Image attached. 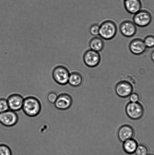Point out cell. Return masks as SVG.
I'll return each mask as SVG.
<instances>
[{"instance_id": "1", "label": "cell", "mask_w": 154, "mask_h": 155, "mask_svg": "<svg viewBox=\"0 0 154 155\" xmlns=\"http://www.w3.org/2000/svg\"><path fill=\"white\" fill-rule=\"evenodd\" d=\"M40 101L34 97H28L24 99L22 110L26 114L34 117L40 113L41 110Z\"/></svg>"}, {"instance_id": "2", "label": "cell", "mask_w": 154, "mask_h": 155, "mask_svg": "<svg viewBox=\"0 0 154 155\" xmlns=\"http://www.w3.org/2000/svg\"><path fill=\"white\" fill-rule=\"evenodd\" d=\"M117 32V27L114 21H104L99 25V35L102 39L111 40L115 37Z\"/></svg>"}, {"instance_id": "3", "label": "cell", "mask_w": 154, "mask_h": 155, "mask_svg": "<svg viewBox=\"0 0 154 155\" xmlns=\"http://www.w3.org/2000/svg\"><path fill=\"white\" fill-rule=\"evenodd\" d=\"M70 72L67 68L64 66L56 67L52 72L54 80L58 84L64 85L68 83Z\"/></svg>"}, {"instance_id": "4", "label": "cell", "mask_w": 154, "mask_h": 155, "mask_svg": "<svg viewBox=\"0 0 154 155\" xmlns=\"http://www.w3.org/2000/svg\"><path fill=\"white\" fill-rule=\"evenodd\" d=\"M127 115L133 120H138L142 117L144 114V109L142 105L139 102H130L126 107Z\"/></svg>"}, {"instance_id": "5", "label": "cell", "mask_w": 154, "mask_h": 155, "mask_svg": "<svg viewBox=\"0 0 154 155\" xmlns=\"http://www.w3.org/2000/svg\"><path fill=\"white\" fill-rule=\"evenodd\" d=\"M152 20L151 14L146 10H141L134 15L133 22L140 27H145L150 25Z\"/></svg>"}, {"instance_id": "6", "label": "cell", "mask_w": 154, "mask_h": 155, "mask_svg": "<svg viewBox=\"0 0 154 155\" xmlns=\"http://www.w3.org/2000/svg\"><path fill=\"white\" fill-rule=\"evenodd\" d=\"M83 59L86 66L88 67L93 68L99 64L101 58L99 52L90 49L84 53Z\"/></svg>"}, {"instance_id": "7", "label": "cell", "mask_w": 154, "mask_h": 155, "mask_svg": "<svg viewBox=\"0 0 154 155\" xmlns=\"http://www.w3.org/2000/svg\"><path fill=\"white\" fill-rule=\"evenodd\" d=\"M115 92L119 97L125 98L129 97L133 91L132 85L129 82L123 81L119 82L115 87Z\"/></svg>"}, {"instance_id": "8", "label": "cell", "mask_w": 154, "mask_h": 155, "mask_svg": "<svg viewBox=\"0 0 154 155\" xmlns=\"http://www.w3.org/2000/svg\"><path fill=\"white\" fill-rule=\"evenodd\" d=\"M18 116L16 112L9 110L0 113V122L7 127H11L16 124Z\"/></svg>"}, {"instance_id": "9", "label": "cell", "mask_w": 154, "mask_h": 155, "mask_svg": "<svg viewBox=\"0 0 154 155\" xmlns=\"http://www.w3.org/2000/svg\"><path fill=\"white\" fill-rule=\"evenodd\" d=\"M120 30L123 36L127 38L132 37L136 33V25L130 21H123L120 24Z\"/></svg>"}, {"instance_id": "10", "label": "cell", "mask_w": 154, "mask_h": 155, "mask_svg": "<svg viewBox=\"0 0 154 155\" xmlns=\"http://www.w3.org/2000/svg\"><path fill=\"white\" fill-rule=\"evenodd\" d=\"M73 100L71 96L67 94H62L58 96L54 105L57 109L66 110L71 106Z\"/></svg>"}, {"instance_id": "11", "label": "cell", "mask_w": 154, "mask_h": 155, "mask_svg": "<svg viewBox=\"0 0 154 155\" xmlns=\"http://www.w3.org/2000/svg\"><path fill=\"white\" fill-rule=\"evenodd\" d=\"M24 98L19 94H14L10 95L7 99L9 109L16 111L22 109Z\"/></svg>"}, {"instance_id": "12", "label": "cell", "mask_w": 154, "mask_h": 155, "mask_svg": "<svg viewBox=\"0 0 154 155\" xmlns=\"http://www.w3.org/2000/svg\"><path fill=\"white\" fill-rule=\"evenodd\" d=\"M129 48L131 52L137 55L144 54L147 49L144 41L139 38L134 39L131 41Z\"/></svg>"}, {"instance_id": "13", "label": "cell", "mask_w": 154, "mask_h": 155, "mask_svg": "<svg viewBox=\"0 0 154 155\" xmlns=\"http://www.w3.org/2000/svg\"><path fill=\"white\" fill-rule=\"evenodd\" d=\"M135 134V131L132 127L128 124L122 126L118 131V136L120 141L124 142L132 139Z\"/></svg>"}, {"instance_id": "14", "label": "cell", "mask_w": 154, "mask_h": 155, "mask_svg": "<svg viewBox=\"0 0 154 155\" xmlns=\"http://www.w3.org/2000/svg\"><path fill=\"white\" fill-rule=\"evenodd\" d=\"M124 6L128 13L135 15L141 10L142 3L141 0H125Z\"/></svg>"}, {"instance_id": "15", "label": "cell", "mask_w": 154, "mask_h": 155, "mask_svg": "<svg viewBox=\"0 0 154 155\" xmlns=\"http://www.w3.org/2000/svg\"><path fill=\"white\" fill-rule=\"evenodd\" d=\"M102 39L97 36L92 38L89 44L90 49L98 52L102 51L105 47V43Z\"/></svg>"}, {"instance_id": "16", "label": "cell", "mask_w": 154, "mask_h": 155, "mask_svg": "<svg viewBox=\"0 0 154 155\" xmlns=\"http://www.w3.org/2000/svg\"><path fill=\"white\" fill-rule=\"evenodd\" d=\"M138 146L137 141L132 138L123 142V148L125 153L132 154L135 153Z\"/></svg>"}, {"instance_id": "17", "label": "cell", "mask_w": 154, "mask_h": 155, "mask_svg": "<svg viewBox=\"0 0 154 155\" xmlns=\"http://www.w3.org/2000/svg\"><path fill=\"white\" fill-rule=\"evenodd\" d=\"M83 81V79L80 74L78 72H73L70 73L68 83L73 87H79L82 84Z\"/></svg>"}, {"instance_id": "18", "label": "cell", "mask_w": 154, "mask_h": 155, "mask_svg": "<svg viewBox=\"0 0 154 155\" xmlns=\"http://www.w3.org/2000/svg\"><path fill=\"white\" fill-rule=\"evenodd\" d=\"M136 155H148L149 150L147 146L144 144L138 145L135 152Z\"/></svg>"}, {"instance_id": "19", "label": "cell", "mask_w": 154, "mask_h": 155, "mask_svg": "<svg viewBox=\"0 0 154 155\" xmlns=\"http://www.w3.org/2000/svg\"><path fill=\"white\" fill-rule=\"evenodd\" d=\"M143 41L147 48H154V36L149 35L146 36Z\"/></svg>"}, {"instance_id": "20", "label": "cell", "mask_w": 154, "mask_h": 155, "mask_svg": "<svg viewBox=\"0 0 154 155\" xmlns=\"http://www.w3.org/2000/svg\"><path fill=\"white\" fill-rule=\"evenodd\" d=\"M9 109L7 99H0V113L5 112Z\"/></svg>"}, {"instance_id": "21", "label": "cell", "mask_w": 154, "mask_h": 155, "mask_svg": "<svg viewBox=\"0 0 154 155\" xmlns=\"http://www.w3.org/2000/svg\"><path fill=\"white\" fill-rule=\"evenodd\" d=\"M59 95L57 92L52 91L48 94L47 98L50 103L54 104Z\"/></svg>"}, {"instance_id": "22", "label": "cell", "mask_w": 154, "mask_h": 155, "mask_svg": "<svg viewBox=\"0 0 154 155\" xmlns=\"http://www.w3.org/2000/svg\"><path fill=\"white\" fill-rule=\"evenodd\" d=\"M0 155H12L11 150L7 145H0Z\"/></svg>"}, {"instance_id": "23", "label": "cell", "mask_w": 154, "mask_h": 155, "mask_svg": "<svg viewBox=\"0 0 154 155\" xmlns=\"http://www.w3.org/2000/svg\"><path fill=\"white\" fill-rule=\"evenodd\" d=\"M99 25L98 24H93L90 26V32L92 35L94 36L99 35Z\"/></svg>"}, {"instance_id": "24", "label": "cell", "mask_w": 154, "mask_h": 155, "mask_svg": "<svg viewBox=\"0 0 154 155\" xmlns=\"http://www.w3.org/2000/svg\"><path fill=\"white\" fill-rule=\"evenodd\" d=\"M129 97L130 102L137 103L140 101V96L139 94L136 92L132 93Z\"/></svg>"}, {"instance_id": "25", "label": "cell", "mask_w": 154, "mask_h": 155, "mask_svg": "<svg viewBox=\"0 0 154 155\" xmlns=\"http://www.w3.org/2000/svg\"><path fill=\"white\" fill-rule=\"evenodd\" d=\"M151 58L152 61L154 62V50L152 51L151 54Z\"/></svg>"}, {"instance_id": "26", "label": "cell", "mask_w": 154, "mask_h": 155, "mask_svg": "<svg viewBox=\"0 0 154 155\" xmlns=\"http://www.w3.org/2000/svg\"></svg>"}, {"instance_id": "27", "label": "cell", "mask_w": 154, "mask_h": 155, "mask_svg": "<svg viewBox=\"0 0 154 155\" xmlns=\"http://www.w3.org/2000/svg\"><path fill=\"white\" fill-rule=\"evenodd\" d=\"M123 1H125V0H123Z\"/></svg>"}]
</instances>
